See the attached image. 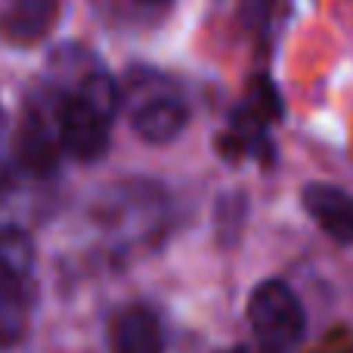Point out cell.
Segmentation results:
<instances>
[{"instance_id": "obj_5", "label": "cell", "mask_w": 353, "mask_h": 353, "mask_svg": "<svg viewBox=\"0 0 353 353\" xmlns=\"http://www.w3.org/2000/svg\"><path fill=\"white\" fill-rule=\"evenodd\" d=\"M59 0H3L0 34L12 43H34L56 25Z\"/></svg>"}, {"instance_id": "obj_6", "label": "cell", "mask_w": 353, "mask_h": 353, "mask_svg": "<svg viewBox=\"0 0 353 353\" xmlns=\"http://www.w3.org/2000/svg\"><path fill=\"white\" fill-rule=\"evenodd\" d=\"M112 350L115 353H165V335L152 310L128 307L112 323Z\"/></svg>"}, {"instance_id": "obj_10", "label": "cell", "mask_w": 353, "mask_h": 353, "mask_svg": "<svg viewBox=\"0 0 353 353\" xmlns=\"http://www.w3.org/2000/svg\"><path fill=\"white\" fill-rule=\"evenodd\" d=\"M143 3H168V0H143Z\"/></svg>"}, {"instance_id": "obj_4", "label": "cell", "mask_w": 353, "mask_h": 353, "mask_svg": "<svg viewBox=\"0 0 353 353\" xmlns=\"http://www.w3.org/2000/svg\"><path fill=\"white\" fill-rule=\"evenodd\" d=\"M189 121L186 103L180 97L161 93V97H149L146 103L137 105L134 112V130L152 146H165V143L176 140Z\"/></svg>"}, {"instance_id": "obj_9", "label": "cell", "mask_w": 353, "mask_h": 353, "mask_svg": "<svg viewBox=\"0 0 353 353\" xmlns=\"http://www.w3.org/2000/svg\"><path fill=\"white\" fill-rule=\"evenodd\" d=\"M270 6H273V0H245V16H248L251 25H261L267 19Z\"/></svg>"}, {"instance_id": "obj_2", "label": "cell", "mask_w": 353, "mask_h": 353, "mask_svg": "<svg viewBox=\"0 0 353 353\" xmlns=\"http://www.w3.org/2000/svg\"><path fill=\"white\" fill-rule=\"evenodd\" d=\"M112 115H115L112 103H99V99L72 93L59 112V149L72 155L74 161L103 159L105 149H109Z\"/></svg>"}, {"instance_id": "obj_1", "label": "cell", "mask_w": 353, "mask_h": 353, "mask_svg": "<svg viewBox=\"0 0 353 353\" xmlns=\"http://www.w3.org/2000/svg\"><path fill=\"white\" fill-rule=\"evenodd\" d=\"M248 319L254 338L270 353L292 350L304 338V325H307L298 294L279 279H267L251 292Z\"/></svg>"}, {"instance_id": "obj_8", "label": "cell", "mask_w": 353, "mask_h": 353, "mask_svg": "<svg viewBox=\"0 0 353 353\" xmlns=\"http://www.w3.org/2000/svg\"><path fill=\"white\" fill-rule=\"evenodd\" d=\"M19 155L31 171H50L56 165V143L47 134V124L37 118L25 121L22 137H19Z\"/></svg>"}, {"instance_id": "obj_7", "label": "cell", "mask_w": 353, "mask_h": 353, "mask_svg": "<svg viewBox=\"0 0 353 353\" xmlns=\"http://www.w3.org/2000/svg\"><path fill=\"white\" fill-rule=\"evenodd\" d=\"M28 307V273L22 257H0V341L16 338Z\"/></svg>"}, {"instance_id": "obj_3", "label": "cell", "mask_w": 353, "mask_h": 353, "mask_svg": "<svg viewBox=\"0 0 353 353\" xmlns=\"http://www.w3.org/2000/svg\"><path fill=\"white\" fill-rule=\"evenodd\" d=\"M304 208L325 236H332L335 242H353V195L344 192L329 183H310L301 192Z\"/></svg>"}]
</instances>
